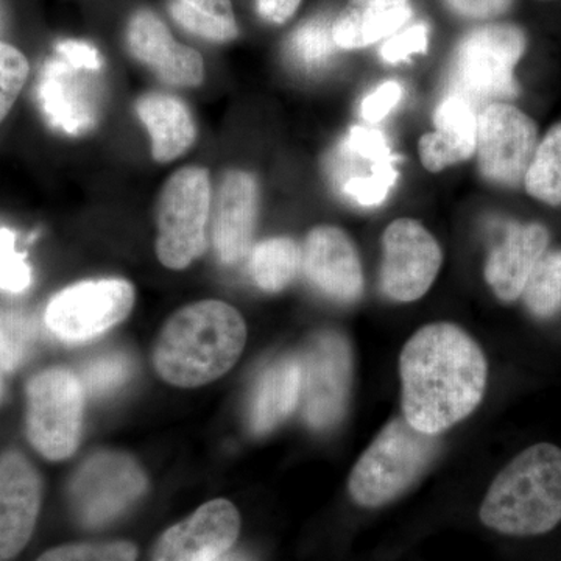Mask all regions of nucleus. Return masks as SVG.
<instances>
[{
    "instance_id": "bb28decb",
    "label": "nucleus",
    "mask_w": 561,
    "mask_h": 561,
    "mask_svg": "<svg viewBox=\"0 0 561 561\" xmlns=\"http://www.w3.org/2000/svg\"><path fill=\"white\" fill-rule=\"evenodd\" d=\"M524 187L535 201L549 206L561 205V122L538 142L524 176Z\"/></svg>"
},
{
    "instance_id": "20e7f679",
    "label": "nucleus",
    "mask_w": 561,
    "mask_h": 561,
    "mask_svg": "<svg viewBox=\"0 0 561 561\" xmlns=\"http://www.w3.org/2000/svg\"><path fill=\"white\" fill-rule=\"evenodd\" d=\"M437 437L416 431L404 416L391 420L351 471L353 501L376 508L400 497L431 467L440 448Z\"/></svg>"
},
{
    "instance_id": "9d476101",
    "label": "nucleus",
    "mask_w": 561,
    "mask_h": 561,
    "mask_svg": "<svg viewBox=\"0 0 561 561\" xmlns=\"http://www.w3.org/2000/svg\"><path fill=\"white\" fill-rule=\"evenodd\" d=\"M133 305L135 290L127 280H87L51 298L46 324L61 341L87 342L127 319Z\"/></svg>"
},
{
    "instance_id": "6e6552de",
    "label": "nucleus",
    "mask_w": 561,
    "mask_h": 561,
    "mask_svg": "<svg viewBox=\"0 0 561 561\" xmlns=\"http://www.w3.org/2000/svg\"><path fill=\"white\" fill-rule=\"evenodd\" d=\"M147 489L138 461L103 451L80 465L69 482V502L83 526L102 527L124 515Z\"/></svg>"
},
{
    "instance_id": "aec40b11",
    "label": "nucleus",
    "mask_w": 561,
    "mask_h": 561,
    "mask_svg": "<svg viewBox=\"0 0 561 561\" xmlns=\"http://www.w3.org/2000/svg\"><path fill=\"white\" fill-rule=\"evenodd\" d=\"M548 228L541 224H512L504 239L490 251L485 279L497 298L513 302L523 297L531 272L549 247Z\"/></svg>"
},
{
    "instance_id": "58836bf2",
    "label": "nucleus",
    "mask_w": 561,
    "mask_h": 561,
    "mask_svg": "<svg viewBox=\"0 0 561 561\" xmlns=\"http://www.w3.org/2000/svg\"><path fill=\"white\" fill-rule=\"evenodd\" d=\"M301 0H256L257 13L272 24H284L294 16Z\"/></svg>"
},
{
    "instance_id": "4468645a",
    "label": "nucleus",
    "mask_w": 561,
    "mask_h": 561,
    "mask_svg": "<svg viewBox=\"0 0 561 561\" xmlns=\"http://www.w3.org/2000/svg\"><path fill=\"white\" fill-rule=\"evenodd\" d=\"M95 73V70L76 68L58 54L44 65L38 102L51 127L79 136L98 124L101 87Z\"/></svg>"
},
{
    "instance_id": "393cba45",
    "label": "nucleus",
    "mask_w": 561,
    "mask_h": 561,
    "mask_svg": "<svg viewBox=\"0 0 561 561\" xmlns=\"http://www.w3.org/2000/svg\"><path fill=\"white\" fill-rule=\"evenodd\" d=\"M169 10L181 27L202 38L228 43L238 36L231 0H172Z\"/></svg>"
},
{
    "instance_id": "cd10ccee",
    "label": "nucleus",
    "mask_w": 561,
    "mask_h": 561,
    "mask_svg": "<svg viewBox=\"0 0 561 561\" xmlns=\"http://www.w3.org/2000/svg\"><path fill=\"white\" fill-rule=\"evenodd\" d=\"M523 298L537 319H552L561 312V250L542 254L527 280Z\"/></svg>"
},
{
    "instance_id": "9b49d317",
    "label": "nucleus",
    "mask_w": 561,
    "mask_h": 561,
    "mask_svg": "<svg viewBox=\"0 0 561 561\" xmlns=\"http://www.w3.org/2000/svg\"><path fill=\"white\" fill-rule=\"evenodd\" d=\"M397 162L382 131L356 125L332 150L327 172L343 197L359 206H378L397 184Z\"/></svg>"
},
{
    "instance_id": "dca6fc26",
    "label": "nucleus",
    "mask_w": 561,
    "mask_h": 561,
    "mask_svg": "<svg viewBox=\"0 0 561 561\" xmlns=\"http://www.w3.org/2000/svg\"><path fill=\"white\" fill-rule=\"evenodd\" d=\"M41 479L27 457H0V561L14 559L31 541L41 508Z\"/></svg>"
},
{
    "instance_id": "b1692460",
    "label": "nucleus",
    "mask_w": 561,
    "mask_h": 561,
    "mask_svg": "<svg viewBox=\"0 0 561 561\" xmlns=\"http://www.w3.org/2000/svg\"><path fill=\"white\" fill-rule=\"evenodd\" d=\"M139 119L151 136V153L160 162L181 157L197 136L195 122L187 106L165 94H147L139 99Z\"/></svg>"
},
{
    "instance_id": "2f4dec72",
    "label": "nucleus",
    "mask_w": 561,
    "mask_h": 561,
    "mask_svg": "<svg viewBox=\"0 0 561 561\" xmlns=\"http://www.w3.org/2000/svg\"><path fill=\"white\" fill-rule=\"evenodd\" d=\"M138 551L127 541L66 545L44 552L36 561H136Z\"/></svg>"
},
{
    "instance_id": "c85d7f7f",
    "label": "nucleus",
    "mask_w": 561,
    "mask_h": 561,
    "mask_svg": "<svg viewBox=\"0 0 561 561\" xmlns=\"http://www.w3.org/2000/svg\"><path fill=\"white\" fill-rule=\"evenodd\" d=\"M332 24L327 20H313L302 24L287 41V55L301 69L313 72L323 69L337 50Z\"/></svg>"
},
{
    "instance_id": "a878e982",
    "label": "nucleus",
    "mask_w": 561,
    "mask_h": 561,
    "mask_svg": "<svg viewBox=\"0 0 561 561\" xmlns=\"http://www.w3.org/2000/svg\"><path fill=\"white\" fill-rule=\"evenodd\" d=\"M300 267L301 250L289 238L268 239L251 253L250 272L254 283L272 294L286 289Z\"/></svg>"
},
{
    "instance_id": "7ed1b4c3",
    "label": "nucleus",
    "mask_w": 561,
    "mask_h": 561,
    "mask_svg": "<svg viewBox=\"0 0 561 561\" xmlns=\"http://www.w3.org/2000/svg\"><path fill=\"white\" fill-rule=\"evenodd\" d=\"M483 526L512 537H537L561 523V449H524L496 476L481 505Z\"/></svg>"
},
{
    "instance_id": "0eeeda50",
    "label": "nucleus",
    "mask_w": 561,
    "mask_h": 561,
    "mask_svg": "<svg viewBox=\"0 0 561 561\" xmlns=\"http://www.w3.org/2000/svg\"><path fill=\"white\" fill-rule=\"evenodd\" d=\"M208 172L181 169L165 183L158 203V257L165 267L181 271L206 250L210 214Z\"/></svg>"
},
{
    "instance_id": "6ab92c4d",
    "label": "nucleus",
    "mask_w": 561,
    "mask_h": 561,
    "mask_svg": "<svg viewBox=\"0 0 561 561\" xmlns=\"http://www.w3.org/2000/svg\"><path fill=\"white\" fill-rule=\"evenodd\" d=\"M260 192L250 173H228L217 191L213 213V242L219 260L236 265L245 260L256 227Z\"/></svg>"
},
{
    "instance_id": "39448f33",
    "label": "nucleus",
    "mask_w": 561,
    "mask_h": 561,
    "mask_svg": "<svg viewBox=\"0 0 561 561\" xmlns=\"http://www.w3.org/2000/svg\"><path fill=\"white\" fill-rule=\"evenodd\" d=\"M526 49L527 36L518 25L489 24L468 33L454 51V94L474 108L516 98L515 69Z\"/></svg>"
},
{
    "instance_id": "423d86ee",
    "label": "nucleus",
    "mask_w": 561,
    "mask_h": 561,
    "mask_svg": "<svg viewBox=\"0 0 561 561\" xmlns=\"http://www.w3.org/2000/svg\"><path fill=\"white\" fill-rule=\"evenodd\" d=\"M84 390L79 376L55 367L27 383V437L33 448L58 461L79 448Z\"/></svg>"
},
{
    "instance_id": "2eb2a0df",
    "label": "nucleus",
    "mask_w": 561,
    "mask_h": 561,
    "mask_svg": "<svg viewBox=\"0 0 561 561\" xmlns=\"http://www.w3.org/2000/svg\"><path fill=\"white\" fill-rule=\"evenodd\" d=\"M239 530L238 508L227 500L210 501L162 535L153 561H214L234 545Z\"/></svg>"
},
{
    "instance_id": "ddd939ff",
    "label": "nucleus",
    "mask_w": 561,
    "mask_h": 561,
    "mask_svg": "<svg viewBox=\"0 0 561 561\" xmlns=\"http://www.w3.org/2000/svg\"><path fill=\"white\" fill-rule=\"evenodd\" d=\"M381 289L390 300H420L440 272L443 253L420 221L394 220L382 236Z\"/></svg>"
},
{
    "instance_id": "1a4fd4ad",
    "label": "nucleus",
    "mask_w": 561,
    "mask_h": 561,
    "mask_svg": "<svg viewBox=\"0 0 561 561\" xmlns=\"http://www.w3.org/2000/svg\"><path fill=\"white\" fill-rule=\"evenodd\" d=\"M301 405L309 426L334 427L348 405L353 359L348 342L335 331L313 335L302 351Z\"/></svg>"
},
{
    "instance_id": "f3484780",
    "label": "nucleus",
    "mask_w": 561,
    "mask_h": 561,
    "mask_svg": "<svg viewBox=\"0 0 561 561\" xmlns=\"http://www.w3.org/2000/svg\"><path fill=\"white\" fill-rule=\"evenodd\" d=\"M301 265L317 289L339 302L359 300L364 272L356 245L335 227H319L309 232L301 250Z\"/></svg>"
},
{
    "instance_id": "f8f14e48",
    "label": "nucleus",
    "mask_w": 561,
    "mask_h": 561,
    "mask_svg": "<svg viewBox=\"0 0 561 561\" xmlns=\"http://www.w3.org/2000/svg\"><path fill=\"white\" fill-rule=\"evenodd\" d=\"M537 146V124L512 103H490L478 114L479 171L491 183L505 187L524 183Z\"/></svg>"
},
{
    "instance_id": "72a5a7b5",
    "label": "nucleus",
    "mask_w": 561,
    "mask_h": 561,
    "mask_svg": "<svg viewBox=\"0 0 561 561\" xmlns=\"http://www.w3.org/2000/svg\"><path fill=\"white\" fill-rule=\"evenodd\" d=\"M32 284V271L25 254L16 250V236L0 227V289L22 294Z\"/></svg>"
},
{
    "instance_id": "7c9ffc66",
    "label": "nucleus",
    "mask_w": 561,
    "mask_h": 561,
    "mask_svg": "<svg viewBox=\"0 0 561 561\" xmlns=\"http://www.w3.org/2000/svg\"><path fill=\"white\" fill-rule=\"evenodd\" d=\"M131 375V362L125 354L108 353L88 362L80 381L84 393L91 397H105L121 389Z\"/></svg>"
},
{
    "instance_id": "4c0bfd02",
    "label": "nucleus",
    "mask_w": 561,
    "mask_h": 561,
    "mask_svg": "<svg viewBox=\"0 0 561 561\" xmlns=\"http://www.w3.org/2000/svg\"><path fill=\"white\" fill-rule=\"evenodd\" d=\"M57 54L76 68L95 70V72L102 68V58L98 49L83 41H62L57 46Z\"/></svg>"
},
{
    "instance_id": "e433bc0d",
    "label": "nucleus",
    "mask_w": 561,
    "mask_h": 561,
    "mask_svg": "<svg viewBox=\"0 0 561 561\" xmlns=\"http://www.w3.org/2000/svg\"><path fill=\"white\" fill-rule=\"evenodd\" d=\"M448 9L467 20L489 21L507 13L513 0H443Z\"/></svg>"
},
{
    "instance_id": "a211bd4d",
    "label": "nucleus",
    "mask_w": 561,
    "mask_h": 561,
    "mask_svg": "<svg viewBox=\"0 0 561 561\" xmlns=\"http://www.w3.org/2000/svg\"><path fill=\"white\" fill-rule=\"evenodd\" d=\"M133 57L149 66L162 81L176 87H197L205 77L202 55L173 39L168 25L151 11H138L127 28Z\"/></svg>"
},
{
    "instance_id": "5701e85b",
    "label": "nucleus",
    "mask_w": 561,
    "mask_h": 561,
    "mask_svg": "<svg viewBox=\"0 0 561 561\" xmlns=\"http://www.w3.org/2000/svg\"><path fill=\"white\" fill-rule=\"evenodd\" d=\"M301 383V360L298 357H280L268 365L251 397V431L254 434H267L290 416L300 404Z\"/></svg>"
},
{
    "instance_id": "f257e3e1",
    "label": "nucleus",
    "mask_w": 561,
    "mask_h": 561,
    "mask_svg": "<svg viewBox=\"0 0 561 561\" xmlns=\"http://www.w3.org/2000/svg\"><path fill=\"white\" fill-rule=\"evenodd\" d=\"M402 416L438 435L478 409L489 365L481 346L453 323H432L409 339L400 357Z\"/></svg>"
},
{
    "instance_id": "c9c22d12",
    "label": "nucleus",
    "mask_w": 561,
    "mask_h": 561,
    "mask_svg": "<svg viewBox=\"0 0 561 561\" xmlns=\"http://www.w3.org/2000/svg\"><path fill=\"white\" fill-rule=\"evenodd\" d=\"M402 87L398 81H386L378 90L373 91L362 102V117L364 121L376 124L382 121L391 110L401 101Z\"/></svg>"
},
{
    "instance_id": "f704fd0d",
    "label": "nucleus",
    "mask_w": 561,
    "mask_h": 561,
    "mask_svg": "<svg viewBox=\"0 0 561 561\" xmlns=\"http://www.w3.org/2000/svg\"><path fill=\"white\" fill-rule=\"evenodd\" d=\"M427 43H430V27L421 22L391 35L383 44L381 55L383 60L389 62L408 61L411 55L426 54Z\"/></svg>"
},
{
    "instance_id": "4be33fe9",
    "label": "nucleus",
    "mask_w": 561,
    "mask_h": 561,
    "mask_svg": "<svg viewBox=\"0 0 561 561\" xmlns=\"http://www.w3.org/2000/svg\"><path fill=\"white\" fill-rule=\"evenodd\" d=\"M412 16L411 0H348L332 35L341 49H362L394 35Z\"/></svg>"
},
{
    "instance_id": "412c9836",
    "label": "nucleus",
    "mask_w": 561,
    "mask_h": 561,
    "mask_svg": "<svg viewBox=\"0 0 561 561\" xmlns=\"http://www.w3.org/2000/svg\"><path fill=\"white\" fill-rule=\"evenodd\" d=\"M435 131L421 136L420 160L430 172L468 161L478 146V113L470 102L453 94L434 113Z\"/></svg>"
},
{
    "instance_id": "c756f323",
    "label": "nucleus",
    "mask_w": 561,
    "mask_h": 561,
    "mask_svg": "<svg viewBox=\"0 0 561 561\" xmlns=\"http://www.w3.org/2000/svg\"><path fill=\"white\" fill-rule=\"evenodd\" d=\"M36 334L38 331L31 317L0 309V370L16 371L27 359Z\"/></svg>"
},
{
    "instance_id": "f03ea898",
    "label": "nucleus",
    "mask_w": 561,
    "mask_h": 561,
    "mask_svg": "<svg viewBox=\"0 0 561 561\" xmlns=\"http://www.w3.org/2000/svg\"><path fill=\"white\" fill-rule=\"evenodd\" d=\"M245 342V321L234 308L216 300L194 302L162 328L154 368L172 386H205L234 367Z\"/></svg>"
},
{
    "instance_id": "ea45409f",
    "label": "nucleus",
    "mask_w": 561,
    "mask_h": 561,
    "mask_svg": "<svg viewBox=\"0 0 561 561\" xmlns=\"http://www.w3.org/2000/svg\"><path fill=\"white\" fill-rule=\"evenodd\" d=\"M214 561H249L243 559L242 556H238V553H228V556H220L219 559H216Z\"/></svg>"
},
{
    "instance_id": "473e14b6",
    "label": "nucleus",
    "mask_w": 561,
    "mask_h": 561,
    "mask_svg": "<svg viewBox=\"0 0 561 561\" xmlns=\"http://www.w3.org/2000/svg\"><path fill=\"white\" fill-rule=\"evenodd\" d=\"M27 77V58L13 46L0 43V122L16 102Z\"/></svg>"
}]
</instances>
